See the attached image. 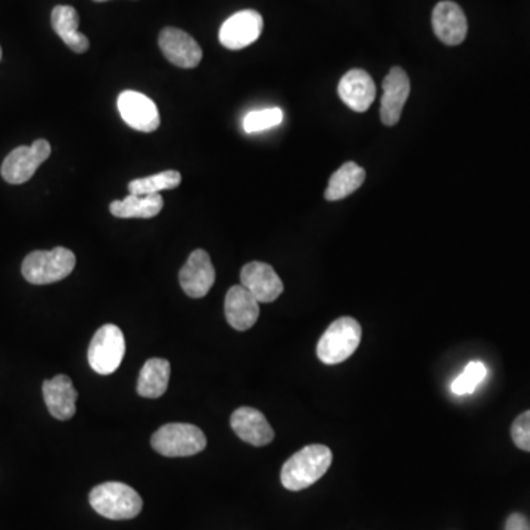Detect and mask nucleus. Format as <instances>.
<instances>
[{
  "label": "nucleus",
  "mask_w": 530,
  "mask_h": 530,
  "mask_svg": "<svg viewBox=\"0 0 530 530\" xmlns=\"http://www.w3.org/2000/svg\"><path fill=\"white\" fill-rule=\"evenodd\" d=\"M232 429L246 444L265 447L274 439V430L261 411L251 407L238 408L232 414Z\"/></svg>",
  "instance_id": "17"
},
{
  "label": "nucleus",
  "mask_w": 530,
  "mask_h": 530,
  "mask_svg": "<svg viewBox=\"0 0 530 530\" xmlns=\"http://www.w3.org/2000/svg\"><path fill=\"white\" fill-rule=\"evenodd\" d=\"M338 93L352 111L366 112L376 99V86L366 71L351 70L339 81Z\"/></svg>",
  "instance_id": "18"
},
{
  "label": "nucleus",
  "mask_w": 530,
  "mask_h": 530,
  "mask_svg": "<svg viewBox=\"0 0 530 530\" xmlns=\"http://www.w3.org/2000/svg\"><path fill=\"white\" fill-rule=\"evenodd\" d=\"M182 183V174L176 170L162 171L154 176L143 177L129 183L132 195H154L162 190L176 189Z\"/></svg>",
  "instance_id": "23"
},
{
  "label": "nucleus",
  "mask_w": 530,
  "mask_h": 530,
  "mask_svg": "<svg viewBox=\"0 0 530 530\" xmlns=\"http://www.w3.org/2000/svg\"><path fill=\"white\" fill-rule=\"evenodd\" d=\"M90 505L96 513L109 520H130L139 516L143 508L140 495L121 482H106L92 489Z\"/></svg>",
  "instance_id": "2"
},
{
  "label": "nucleus",
  "mask_w": 530,
  "mask_h": 530,
  "mask_svg": "<svg viewBox=\"0 0 530 530\" xmlns=\"http://www.w3.org/2000/svg\"><path fill=\"white\" fill-rule=\"evenodd\" d=\"M283 123V111L280 108L261 109L249 112L243 120V129L246 133L264 132Z\"/></svg>",
  "instance_id": "25"
},
{
  "label": "nucleus",
  "mask_w": 530,
  "mask_h": 530,
  "mask_svg": "<svg viewBox=\"0 0 530 530\" xmlns=\"http://www.w3.org/2000/svg\"><path fill=\"white\" fill-rule=\"evenodd\" d=\"M332 461V451L326 445H308L283 464L280 479L289 491H302L326 475Z\"/></svg>",
  "instance_id": "1"
},
{
  "label": "nucleus",
  "mask_w": 530,
  "mask_h": 530,
  "mask_svg": "<svg viewBox=\"0 0 530 530\" xmlns=\"http://www.w3.org/2000/svg\"><path fill=\"white\" fill-rule=\"evenodd\" d=\"M80 17L73 6L59 5L52 11V27L61 37L62 42L76 53H84L89 49L90 42L79 31Z\"/></svg>",
  "instance_id": "19"
},
{
  "label": "nucleus",
  "mask_w": 530,
  "mask_h": 530,
  "mask_svg": "<svg viewBox=\"0 0 530 530\" xmlns=\"http://www.w3.org/2000/svg\"><path fill=\"white\" fill-rule=\"evenodd\" d=\"M410 79L402 68L394 67L383 80L380 118L385 126H395L401 118L402 109L410 96Z\"/></svg>",
  "instance_id": "13"
},
{
  "label": "nucleus",
  "mask_w": 530,
  "mask_h": 530,
  "mask_svg": "<svg viewBox=\"0 0 530 530\" xmlns=\"http://www.w3.org/2000/svg\"><path fill=\"white\" fill-rule=\"evenodd\" d=\"M43 397H45L49 413L55 419L65 422L76 416L79 394L70 377L65 374H58L43 382Z\"/></svg>",
  "instance_id": "15"
},
{
  "label": "nucleus",
  "mask_w": 530,
  "mask_h": 530,
  "mask_svg": "<svg viewBox=\"0 0 530 530\" xmlns=\"http://www.w3.org/2000/svg\"><path fill=\"white\" fill-rule=\"evenodd\" d=\"M263 27V17L257 11L246 9L226 20L220 28L218 39L224 48L240 51L260 39Z\"/></svg>",
  "instance_id": "8"
},
{
  "label": "nucleus",
  "mask_w": 530,
  "mask_h": 530,
  "mask_svg": "<svg viewBox=\"0 0 530 530\" xmlns=\"http://www.w3.org/2000/svg\"><path fill=\"white\" fill-rule=\"evenodd\" d=\"M505 530H530L528 517L520 513L511 514L505 523Z\"/></svg>",
  "instance_id": "27"
},
{
  "label": "nucleus",
  "mask_w": 530,
  "mask_h": 530,
  "mask_svg": "<svg viewBox=\"0 0 530 530\" xmlns=\"http://www.w3.org/2000/svg\"><path fill=\"white\" fill-rule=\"evenodd\" d=\"M76 267V255L70 249L58 248L52 251H34L24 260L23 276L31 285H52L70 276Z\"/></svg>",
  "instance_id": "4"
},
{
  "label": "nucleus",
  "mask_w": 530,
  "mask_h": 530,
  "mask_svg": "<svg viewBox=\"0 0 530 530\" xmlns=\"http://www.w3.org/2000/svg\"><path fill=\"white\" fill-rule=\"evenodd\" d=\"M180 286L190 298H204L215 282L214 265L204 249H196L187 258L179 274Z\"/></svg>",
  "instance_id": "11"
},
{
  "label": "nucleus",
  "mask_w": 530,
  "mask_h": 530,
  "mask_svg": "<svg viewBox=\"0 0 530 530\" xmlns=\"http://www.w3.org/2000/svg\"><path fill=\"white\" fill-rule=\"evenodd\" d=\"M159 48L165 58L176 67L192 70L201 64V46L190 34L180 28H164L159 34Z\"/></svg>",
  "instance_id": "10"
},
{
  "label": "nucleus",
  "mask_w": 530,
  "mask_h": 530,
  "mask_svg": "<svg viewBox=\"0 0 530 530\" xmlns=\"http://www.w3.org/2000/svg\"><path fill=\"white\" fill-rule=\"evenodd\" d=\"M366 180V171L355 162H346L332 177L324 192L326 201L335 202L357 192Z\"/></svg>",
  "instance_id": "22"
},
{
  "label": "nucleus",
  "mask_w": 530,
  "mask_h": 530,
  "mask_svg": "<svg viewBox=\"0 0 530 530\" xmlns=\"http://www.w3.org/2000/svg\"><path fill=\"white\" fill-rule=\"evenodd\" d=\"M432 26L436 36L448 46H457L467 36V18L457 3L445 0L433 9Z\"/></svg>",
  "instance_id": "14"
},
{
  "label": "nucleus",
  "mask_w": 530,
  "mask_h": 530,
  "mask_svg": "<svg viewBox=\"0 0 530 530\" xmlns=\"http://www.w3.org/2000/svg\"><path fill=\"white\" fill-rule=\"evenodd\" d=\"M52 148L48 140L39 139L31 146L14 149L3 161L0 173L9 185H23L36 173L37 168L51 157Z\"/></svg>",
  "instance_id": "7"
},
{
  "label": "nucleus",
  "mask_w": 530,
  "mask_h": 530,
  "mask_svg": "<svg viewBox=\"0 0 530 530\" xmlns=\"http://www.w3.org/2000/svg\"><path fill=\"white\" fill-rule=\"evenodd\" d=\"M151 445L164 457H192L207 447V436L189 423H168L152 435Z\"/></svg>",
  "instance_id": "5"
},
{
  "label": "nucleus",
  "mask_w": 530,
  "mask_h": 530,
  "mask_svg": "<svg viewBox=\"0 0 530 530\" xmlns=\"http://www.w3.org/2000/svg\"><path fill=\"white\" fill-rule=\"evenodd\" d=\"M126 354V339L120 327L105 324L93 336L89 346V364L102 376L114 373L123 363Z\"/></svg>",
  "instance_id": "6"
},
{
  "label": "nucleus",
  "mask_w": 530,
  "mask_h": 530,
  "mask_svg": "<svg viewBox=\"0 0 530 530\" xmlns=\"http://www.w3.org/2000/svg\"><path fill=\"white\" fill-rule=\"evenodd\" d=\"M224 313H226L227 323L233 329L245 332L257 323L260 317V302L248 289L243 288L242 285H236L227 292Z\"/></svg>",
  "instance_id": "16"
},
{
  "label": "nucleus",
  "mask_w": 530,
  "mask_h": 530,
  "mask_svg": "<svg viewBox=\"0 0 530 530\" xmlns=\"http://www.w3.org/2000/svg\"><path fill=\"white\" fill-rule=\"evenodd\" d=\"M170 374V361L164 358H151L146 361L137 380V394L149 399L162 397L167 392Z\"/></svg>",
  "instance_id": "20"
},
{
  "label": "nucleus",
  "mask_w": 530,
  "mask_h": 530,
  "mask_svg": "<svg viewBox=\"0 0 530 530\" xmlns=\"http://www.w3.org/2000/svg\"><path fill=\"white\" fill-rule=\"evenodd\" d=\"M0 61H2V48H0Z\"/></svg>",
  "instance_id": "29"
},
{
  "label": "nucleus",
  "mask_w": 530,
  "mask_h": 530,
  "mask_svg": "<svg viewBox=\"0 0 530 530\" xmlns=\"http://www.w3.org/2000/svg\"><path fill=\"white\" fill-rule=\"evenodd\" d=\"M360 323L352 317H341L333 321L317 344V357L327 366L344 363L360 346Z\"/></svg>",
  "instance_id": "3"
},
{
  "label": "nucleus",
  "mask_w": 530,
  "mask_h": 530,
  "mask_svg": "<svg viewBox=\"0 0 530 530\" xmlns=\"http://www.w3.org/2000/svg\"><path fill=\"white\" fill-rule=\"evenodd\" d=\"M117 106L121 118L137 132L152 133L161 124L157 105L143 93L126 90L118 96Z\"/></svg>",
  "instance_id": "9"
},
{
  "label": "nucleus",
  "mask_w": 530,
  "mask_h": 530,
  "mask_svg": "<svg viewBox=\"0 0 530 530\" xmlns=\"http://www.w3.org/2000/svg\"><path fill=\"white\" fill-rule=\"evenodd\" d=\"M486 370L485 364L480 361H473L467 364L463 373L452 382L451 389L455 395H469L476 391L477 386L485 380Z\"/></svg>",
  "instance_id": "24"
},
{
  "label": "nucleus",
  "mask_w": 530,
  "mask_h": 530,
  "mask_svg": "<svg viewBox=\"0 0 530 530\" xmlns=\"http://www.w3.org/2000/svg\"><path fill=\"white\" fill-rule=\"evenodd\" d=\"M240 285L248 289L260 304L276 301L285 289L274 268L260 261H252L242 268Z\"/></svg>",
  "instance_id": "12"
},
{
  "label": "nucleus",
  "mask_w": 530,
  "mask_h": 530,
  "mask_svg": "<svg viewBox=\"0 0 530 530\" xmlns=\"http://www.w3.org/2000/svg\"><path fill=\"white\" fill-rule=\"evenodd\" d=\"M164 208V199L159 193L154 195H132L123 201H114L109 211L117 218H154Z\"/></svg>",
  "instance_id": "21"
},
{
  "label": "nucleus",
  "mask_w": 530,
  "mask_h": 530,
  "mask_svg": "<svg viewBox=\"0 0 530 530\" xmlns=\"http://www.w3.org/2000/svg\"><path fill=\"white\" fill-rule=\"evenodd\" d=\"M93 2H99V3H101V2H109V0H93Z\"/></svg>",
  "instance_id": "28"
},
{
  "label": "nucleus",
  "mask_w": 530,
  "mask_h": 530,
  "mask_svg": "<svg viewBox=\"0 0 530 530\" xmlns=\"http://www.w3.org/2000/svg\"><path fill=\"white\" fill-rule=\"evenodd\" d=\"M511 438L517 448L530 452V410L514 420L511 426Z\"/></svg>",
  "instance_id": "26"
}]
</instances>
